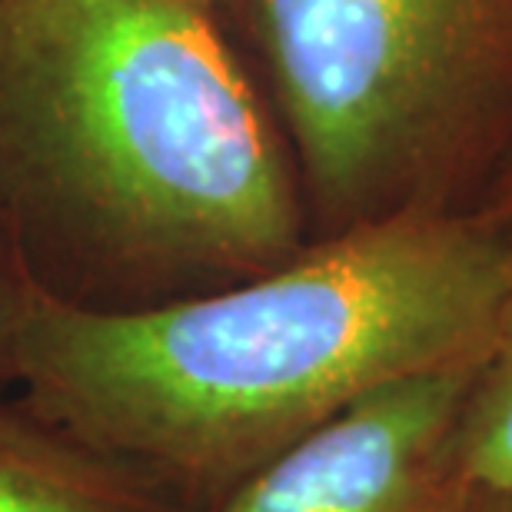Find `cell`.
Listing matches in <instances>:
<instances>
[{"label": "cell", "mask_w": 512, "mask_h": 512, "mask_svg": "<svg viewBox=\"0 0 512 512\" xmlns=\"http://www.w3.org/2000/svg\"><path fill=\"white\" fill-rule=\"evenodd\" d=\"M509 290V223L473 207L403 210L153 310L84 313L40 296L17 393L183 509L210 512L360 399L483 363Z\"/></svg>", "instance_id": "obj_1"}, {"label": "cell", "mask_w": 512, "mask_h": 512, "mask_svg": "<svg viewBox=\"0 0 512 512\" xmlns=\"http://www.w3.org/2000/svg\"><path fill=\"white\" fill-rule=\"evenodd\" d=\"M0 223L44 300L140 313L310 243L293 150L187 0H0Z\"/></svg>", "instance_id": "obj_2"}, {"label": "cell", "mask_w": 512, "mask_h": 512, "mask_svg": "<svg viewBox=\"0 0 512 512\" xmlns=\"http://www.w3.org/2000/svg\"><path fill=\"white\" fill-rule=\"evenodd\" d=\"M310 237L469 207L512 143V0H240Z\"/></svg>", "instance_id": "obj_3"}, {"label": "cell", "mask_w": 512, "mask_h": 512, "mask_svg": "<svg viewBox=\"0 0 512 512\" xmlns=\"http://www.w3.org/2000/svg\"><path fill=\"white\" fill-rule=\"evenodd\" d=\"M476 366L413 376L360 399L210 512H433Z\"/></svg>", "instance_id": "obj_4"}, {"label": "cell", "mask_w": 512, "mask_h": 512, "mask_svg": "<svg viewBox=\"0 0 512 512\" xmlns=\"http://www.w3.org/2000/svg\"><path fill=\"white\" fill-rule=\"evenodd\" d=\"M0 512H190L150 479L0 396Z\"/></svg>", "instance_id": "obj_5"}, {"label": "cell", "mask_w": 512, "mask_h": 512, "mask_svg": "<svg viewBox=\"0 0 512 512\" xmlns=\"http://www.w3.org/2000/svg\"><path fill=\"white\" fill-rule=\"evenodd\" d=\"M512 493V290L499 313L493 343L476 366L453 439L439 503L496 499Z\"/></svg>", "instance_id": "obj_6"}, {"label": "cell", "mask_w": 512, "mask_h": 512, "mask_svg": "<svg viewBox=\"0 0 512 512\" xmlns=\"http://www.w3.org/2000/svg\"><path fill=\"white\" fill-rule=\"evenodd\" d=\"M37 300V286L30 280L24 260L17 256L10 233L0 223V396L17 393L20 353H24V336Z\"/></svg>", "instance_id": "obj_7"}, {"label": "cell", "mask_w": 512, "mask_h": 512, "mask_svg": "<svg viewBox=\"0 0 512 512\" xmlns=\"http://www.w3.org/2000/svg\"><path fill=\"white\" fill-rule=\"evenodd\" d=\"M469 207L512 227V143L503 157H499L496 167L489 170V177L476 190V197L469 200Z\"/></svg>", "instance_id": "obj_8"}, {"label": "cell", "mask_w": 512, "mask_h": 512, "mask_svg": "<svg viewBox=\"0 0 512 512\" xmlns=\"http://www.w3.org/2000/svg\"><path fill=\"white\" fill-rule=\"evenodd\" d=\"M433 512H512V493L496 499H466V503H436Z\"/></svg>", "instance_id": "obj_9"}, {"label": "cell", "mask_w": 512, "mask_h": 512, "mask_svg": "<svg viewBox=\"0 0 512 512\" xmlns=\"http://www.w3.org/2000/svg\"><path fill=\"white\" fill-rule=\"evenodd\" d=\"M187 4L200 7V10H207L210 17H217L220 24H227V27H230V34H233V17H237L240 0H187Z\"/></svg>", "instance_id": "obj_10"}]
</instances>
